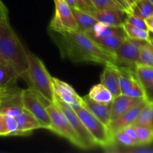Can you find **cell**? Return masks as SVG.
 Listing matches in <instances>:
<instances>
[{
	"label": "cell",
	"instance_id": "29",
	"mask_svg": "<svg viewBox=\"0 0 153 153\" xmlns=\"http://www.w3.org/2000/svg\"><path fill=\"white\" fill-rule=\"evenodd\" d=\"M137 133L139 145H149L153 142V131L148 127L140 125H132Z\"/></svg>",
	"mask_w": 153,
	"mask_h": 153
},
{
	"label": "cell",
	"instance_id": "18",
	"mask_svg": "<svg viewBox=\"0 0 153 153\" xmlns=\"http://www.w3.org/2000/svg\"><path fill=\"white\" fill-rule=\"evenodd\" d=\"M86 34L91 39L111 35H126L122 26H111L100 22H97Z\"/></svg>",
	"mask_w": 153,
	"mask_h": 153
},
{
	"label": "cell",
	"instance_id": "28",
	"mask_svg": "<svg viewBox=\"0 0 153 153\" xmlns=\"http://www.w3.org/2000/svg\"><path fill=\"white\" fill-rule=\"evenodd\" d=\"M137 64L153 67V47L148 41L145 42L140 47Z\"/></svg>",
	"mask_w": 153,
	"mask_h": 153
},
{
	"label": "cell",
	"instance_id": "19",
	"mask_svg": "<svg viewBox=\"0 0 153 153\" xmlns=\"http://www.w3.org/2000/svg\"><path fill=\"white\" fill-rule=\"evenodd\" d=\"M72 11L77 22V31L86 34L87 32L91 31L93 26L97 22V19L90 13L79 9H72Z\"/></svg>",
	"mask_w": 153,
	"mask_h": 153
},
{
	"label": "cell",
	"instance_id": "9",
	"mask_svg": "<svg viewBox=\"0 0 153 153\" xmlns=\"http://www.w3.org/2000/svg\"><path fill=\"white\" fill-rule=\"evenodd\" d=\"M145 42L126 37L114 53L117 65L135 67L138 62L140 49Z\"/></svg>",
	"mask_w": 153,
	"mask_h": 153
},
{
	"label": "cell",
	"instance_id": "7",
	"mask_svg": "<svg viewBox=\"0 0 153 153\" xmlns=\"http://www.w3.org/2000/svg\"><path fill=\"white\" fill-rule=\"evenodd\" d=\"M119 73L120 88L122 95L135 98L146 99L143 87L139 82L135 70L131 67L117 66Z\"/></svg>",
	"mask_w": 153,
	"mask_h": 153
},
{
	"label": "cell",
	"instance_id": "2",
	"mask_svg": "<svg viewBox=\"0 0 153 153\" xmlns=\"http://www.w3.org/2000/svg\"><path fill=\"white\" fill-rule=\"evenodd\" d=\"M28 52L9 22L0 23V62L10 66L19 77L28 69Z\"/></svg>",
	"mask_w": 153,
	"mask_h": 153
},
{
	"label": "cell",
	"instance_id": "6",
	"mask_svg": "<svg viewBox=\"0 0 153 153\" xmlns=\"http://www.w3.org/2000/svg\"><path fill=\"white\" fill-rule=\"evenodd\" d=\"M22 101L24 109L37 118L41 128L50 130L51 120L46 110V106L50 102L45 100L31 88L22 90Z\"/></svg>",
	"mask_w": 153,
	"mask_h": 153
},
{
	"label": "cell",
	"instance_id": "31",
	"mask_svg": "<svg viewBox=\"0 0 153 153\" xmlns=\"http://www.w3.org/2000/svg\"><path fill=\"white\" fill-rule=\"evenodd\" d=\"M114 143H118L122 146H125L126 147H133V146H138L137 142L133 140L123 130H120L114 134Z\"/></svg>",
	"mask_w": 153,
	"mask_h": 153
},
{
	"label": "cell",
	"instance_id": "43",
	"mask_svg": "<svg viewBox=\"0 0 153 153\" xmlns=\"http://www.w3.org/2000/svg\"><path fill=\"white\" fill-rule=\"evenodd\" d=\"M0 88H2V87H1V86H0Z\"/></svg>",
	"mask_w": 153,
	"mask_h": 153
},
{
	"label": "cell",
	"instance_id": "12",
	"mask_svg": "<svg viewBox=\"0 0 153 153\" xmlns=\"http://www.w3.org/2000/svg\"><path fill=\"white\" fill-rule=\"evenodd\" d=\"M146 99L135 98V97H127L125 95H119L114 97L111 103V122L115 121L123 114L128 111L131 108L134 107L143 102Z\"/></svg>",
	"mask_w": 153,
	"mask_h": 153
},
{
	"label": "cell",
	"instance_id": "17",
	"mask_svg": "<svg viewBox=\"0 0 153 153\" xmlns=\"http://www.w3.org/2000/svg\"><path fill=\"white\" fill-rule=\"evenodd\" d=\"M15 119L18 126L17 136L25 135L29 134L34 130L42 128L37 118L25 109H23L22 113Z\"/></svg>",
	"mask_w": 153,
	"mask_h": 153
},
{
	"label": "cell",
	"instance_id": "42",
	"mask_svg": "<svg viewBox=\"0 0 153 153\" xmlns=\"http://www.w3.org/2000/svg\"><path fill=\"white\" fill-rule=\"evenodd\" d=\"M148 42H149V43H150L151 45H152V46L153 47V37H149V40H148Z\"/></svg>",
	"mask_w": 153,
	"mask_h": 153
},
{
	"label": "cell",
	"instance_id": "1",
	"mask_svg": "<svg viewBox=\"0 0 153 153\" xmlns=\"http://www.w3.org/2000/svg\"><path fill=\"white\" fill-rule=\"evenodd\" d=\"M49 31L64 58L75 63L94 62L105 66L117 65L114 54L103 49L85 33L52 29Z\"/></svg>",
	"mask_w": 153,
	"mask_h": 153
},
{
	"label": "cell",
	"instance_id": "26",
	"mask_svg": "<svg viewBox=\"0 0 153 153\" xmlns=\"http://www.w3.org/2000/svg\"><path fill=\"white\" fill-rule=\"evenodd\" d=\"M131 125L143 126L153 131V102H148Z\"/></svg>",
	"mask_w": 153,
	"mask_h": 153
},
{
	"label": "cell",
	"instance_id": "5",
	"mask_svg": "<svg viewBox=\"0 0 153 153\" xmlns=\"http://www.w3.org/2000/svg\"><path fill=\"white\" fill-rule=\"evenodd\" d=\"M51 120L50 131L67 139L77 147L85 149L83 143L60 108L54 102L46 106Z\"/></svg>",
	"mask_w": 153,
	"mask_h": 153
},
{
	"label": "cell",
	"instance_id": "40",
	"mask_svg": "<svg viewBox=\"0 0 153 153\" xmlns=\"http://www.w3.org/2000/svg\"><path fill=\"white\" fill-rule=\"evenodd\" d=\"M114 1H116V2H117L119 4H120V5L122 6V7H123L124 8H125L126 10H127V12H128V6H127L126 3L125 2V1H124V0H114Z\"/></svg>",
	"mask_w": 153,
	"mask_h": 153
},
{
	"label": "cell",
	"instance_id": "24",
	"mask_svg": "<svg viewBox=\"0 0 153 153\" xmlns=\"http://www.w3.org/2000/svg\"><path fill=\"white\" fill-rule=\"evenodd\" d=\"M18 78H19V75L13 68L0 62V86H13L16 85Z\"/></svg>",
	"mask_w": 153,
	"mask_h": 153
},
{
	"label": "cell",
	"instance_id": "39",
	"mask_svg": "<svg viewBox=\"0 0 153 153\" xmlns=\"http://www.w3.org/2000/svg\"><path fill=\"white\" fill-rule=\"evenodd\" d=\"M71 9H79V1L78 0H64Z\"/></svg>",
	"mask_w": 153,
	"mask_h": 153
},
{
	"label": "cell",
	"instance_id": "44",
	"mask_svg": "<svg viewBox=\"0 0 153 153\" xmlns=\"http://www.w3.org/2000/svg\"></svg>",
	"mask_w": 153,
	"mask_h": 153
},
{
	"label": "cell",
	"instance_id": "4",
	"mask_svg": "<svg viewBox=\"0 0 153 153\" xmlns=\"http://www.w3.org/2000/svg\"><path fill=\"white\" fill-rule=\"evenodd\" d=\"M73 109L91 134L96 144L104 148H110L114 145V137L107 126L97 119L83 105Z\"/></svg>",
	"mask_w": 153,
	"mask_h": 153
},
{
	"label": "cell",
	"instance_id": "35",
	"mask_svg": "<svg viewBox=\"0 0 153 153\" xmlns=\"http://www.w3.org/2000/svg\"><path fill=\"white\" fill-rule=\"evenodd\" d=\"M4 22H9L8 10L3 1L0 0V23Z\"/></svg>",
	"mask_w": 153,
	"mask_h": 153
},
{
	"label": "cell",
	"instance_id": "23",
	"mask_svg": "<svg viewBox=\"0 0 153 153\" xmlns=\"http://www.w3.org/2000/svg\"><path fill=\"white\" fill-rule=\"evenodd\" d=\"M122 27L127 37L132 40L148 41L150 37V32L147 29L139 28L127 22H124Z\"/></svg>",
	"mask_w": 153,
	"mask_h": 153
},
{
	"label": "cell",
	"instance_id": "20",
	"mask_svg": "<svg viewBox=\"0 0 153 153\" xmlns=\"http://www.w3.org/2000/svg\"><path fill=\"white\" fill-rule=\"evenodd\" d=\"M88 96L94 101L104 104L111 103L114 99L111 93L101 83L93 86Z\"/></svg>",
	"mask_w": 153,
	"mask_h": 153
},
{
	"label": "cell",
	"instance_id": "30",
	"mask_svg": "<svg viewBox=\"0 0 153 153\" xmlns=\"http://www.w3.org/2000/svg\"><path fill=\"white\" fill-rule=\"evenodd\" d=\"M93 4L95 7L96 10H108V9H113V10H127L123 7L118 4L114 0H91ZM128 13V12H127Z\"/></svg>",
	"mask_w": 153,
	"mask_h": 153
},
{
	"label": "cell",
	"instance_id": "13",
	"mask_svg": "<svg viewBox=\"0 0 153 153\" xmlns=\"http://www.w3.org/2000/svg\"><path fill=\"white\" fill-rule=\"evenodd\" d=\"M147 102L148 101L146 100H143V102L137 104L134 107L131 108L130 110H128V111L123 114L117 120L110 123V124H109L108 127L109 131H110L111 134L113 136V137L114 134L115 133L117 132L120 130L123 129L124 127L127 126L131 125L134 122V120L137 119V117L139 116L140 113L141 112V111L143 110V108L147 104Z\"/></svg>",
	"mask_w": 153,
	"mask_h": 153
},
{
	"label": "cell",
	"instance_id": "3",
	"mask_svg": "<svg viewBox=\"0 0 153 153\" xmlns=\"http://www.w3.org/2000/svg\"><path fill=\"white\" fill-rule=\"evenodd\" d=\"M28 69L22 78L28 82L29 88L34 89L45 100L52 103L55 99L52 77L43 61L31 52H28Z\"/></svg>",
	"mask_w": 153,
	"mask_h": 153
},
{
	"label": "cell",
	"instance_id": "36",
	"mask_svg": "<svg viewBox=\"0 0 153 153\" xmlns=\"http://www.w3.org/2000/svg\"><path fill=\"white\" fill-rule=\"evenodd\" d=\"M121 130H123V131H125V132L126 133L128 136H130V137H131L133 140H135V141L137 143V144H138V140H137V133H136L135 129H134V126H133L132 125L127 126L124 127V128Z\"/></svg>",
	"mask_w": 153,
	"mask_h": 153
},
{
	"label": "cell",
	"instance_id": "37",
	"mask_svg": "<svg viewBox=\"0 0 153 153\" xmlns=\"http://www.w3.org/2000/svg\"><path fill=\"white\" fill-rule=\"evenodd\" d=\"M144 91L145 95H146V100L148 102H153V82L144 88Z\"/></svg>",
	"mask_w": 153,
	"mask_h": 153
},
{
	"label": "cell",
	"instance_id": "11",
	"mask_svg": "<svg viewBox=\"0 0 153 153\" xmlns=\"http://www.w3.org/2000/svg\"><path fill=\"white\" fill-rule=\"evenodd\" d=\"M52 79L55 98L72 108L82 105V97L79 96L71 85L57 78L52 77Z\"/></svg>",
	"mask_w": 153,
	"mask_h": 153
},
{
	"label": "cell",
	"instance_id": "32",
	"mask_svg": "<svg viewBox=\"0 0 153 153\" xmlns=\"http://www.w3.org/2000/svg\"><path fill=\"white\" fill-rule=\"evenodd\" d=\"M24 108L20 106H10V107H1L0 108V114L7 115L8 117L16 118L19 116L23 111Z\"/></svg>",
	"mask_w": 153,
	"mask_h": 153
},
{
	"label": "cell",
	"instance_id": "16",
	"mask_svg": "<svg viewBox=\"0 0 153 153\" xmlns=\"http://www.w3.org/2000/svg\"><path fill=\"white\" fill-rule=\"evenodd\" d=\"M117 66L116 64L105 65L100 78V83L111 93L114 97L121 95L119 73Z\"/></svg>",
	"mask_w": 153,
	"mask_h": 153
},
{
	"label": "cell",
	"instance_id": "38",
	"mask_svg": "<svg viewBox=\"0 0 153 153\" xmlns=\"http://www.w3.org/2000/svg\"><path fill=\"white\" fill-rule=\"evenodd\" d=\"M145 23H146V28L149 30V32L153 33V13L148 16L144 19Z\"/></svg>",
	"mask_w": 153,
	"mask_h": 153
},
{
	"label": "cell",
	"instance_id": "15",
	"mask_svg": "<svg viewBox=\"0 0 153 153\" xmlns=\"http://www.w3.org/2000/svg\"><path fill=\"white\" fill-rule=\"evenodd\" d=\"M97 22H102L111 26H122L126 22L127 12L122 10H97L90 13Z\"/></svg>",
	"mask_w": 153,
	"mask_h": 153
},
{
	"label": "cell",
	"instance_id": "41",
	"mask_svg": "<svg viewBox=\"0 0 153 153\" xmlns=\"http://www.w3.org/2000/svg\"><path fill=\"white\" fill-rule=\"evenodd\" d=\"M124 1H125V2L126 3L127 6H128V10H129L130 7H131V6L134 4V2L135 1V0H124Z\"/></svg>",
	"mask_w": 153,
	"mask_h": 153
},
{
	"label": "cell",
	"instance_id": "33",
	"mask_svg": "<svg viewBox=\"0 0 153 153\" xmlns=\"http://www.w3.org/2000/svg\"><path fill=\"white\" fill-rule=\"evenodd\" d=\"M126 22L132 24L134 25H136V26L139 27V28H143V29H147L146 23H145L144 19L139 17V16H134V15L131 14V13H127Z\"/></svg>",
	"mask_w": 153,
	"mask_h": 153
},
{
	"label": "cell",
	"instance_id": "10",
	"mask_svg": "<svg viewBox=\"0 0 153 153\" xmlns=\"http://www.w3.org/2000/svg\"><path fill=\"white\" fill-rule=\"evenodd\" d=\"M53 102L60 108V109L62 111L63 113L67 117L68 120L70 121V124L73 127L75 131H76V133L79 135V137H80L82 142L83 143L85 149H91V148L97 146L93 137L90 134L89 131H88V129L85 126L83 123L82 122L80 118L79 117L77 114L75 112V111L70 106L67 105V104L60 101L59 100H58L55 97L54 99Z\"/></svg>",
	"mask_w": 153,
	"mask_h": 153
},
{
	"label": "cell",
	"instance_id": "8",
	"mask_svg": "<svg viewBox=\"0 0 153 153\" xmlns=\"http://www.w3.org/2000/svg\"><path fill=\"white\" fill-rule=\"evenodd\" d=\"M55 13L49 29L56 31H77L78 25L72 9L64 0H55Z\"/></svg>",
	"mask_w": 153,
	"mask_h": 153
},
{
	"label": "cell",
	"instance_id": "14",
	"mask_svg": "<svg viewBox=\"0 0 153 153\" xmlns=\"http://www.w3.org/2000/svg\"><path fill=\"white\" fill-rule=\"evenodd\" d=\"M111 103H100L91 100L88 95L82 97V105L102 123L108 126L111 122Z\"/></svg>",
	"mask_w": 153,
	"mask_h": 153
},
{
	"label": "cell",
	"instance_id": "22",
	"mask_svg": "<svg viewBox=\"0 0 153 153\" xmlns=\"http://www.w3.org/2000/svg\"><path fill=\"white\" fill-rule=\"evenodd\" d=\"M128 13L145 19L153 13V4L149 0H135Z\"/></svg>",
	"mask_w": 153,
	"mask_h": 153
},
{
	"label": "cell",
	"instance_id": "25",
	"mask_svg": "<svg viewBox=\"0 0 153 153\" xmlns=\"http://www.w3.org/2000/svg\"><path fill=\"white\" fill-rule=\"evenodd\" d=\"M17 123L14 117L0 114V136H17Z\"/></svg>",
	"mask_w": 153,
	"mask_h": 153
},
{
	"label": "cell",
	"instance_id": "21",
	"mask_svg": "<svg viewBox=\"0 0 153 153\" xmlns=\"http://www.w3.org/2000/svg\"><path fill=\"white\" fill-rule=\"evenodd\" d=\"M126 37V35H111L100 37V38H94L92 40L103 49L114 54L117 49L119 48L122 42Z\"/></svg>",
	"mask_w": 153,
	"mask_h": 153
},
{
	"label": "cell",
	"instance_id": "34",
	"mask_svg": "<svg viewBox=\"0 0 153 153\" xmlns=\"http://www.w3.org/2000/svg\"><path fill=\"white\" fill-rule=\"evenodd\" d=\"M78 1H79V10L88 13L97 10L91 0H78Z\"/></svg>",
	"mask_w": 153,
	"mask_h": 153
},
{
	"label": "cell",
	"instance_id": "27",
	"mask_svg": "<svg viewBox=\"0 0 153 153\" xmlns=\"http://www.w3.org/2000/svg\"><path fill=\"white\" fill-rule=\"evenodd\" d=\"M134 70L137 79L143 88L153 82V67L142 64H136Z\"/></svg>",
	"mask_w": 153,
	"mask_h": 153
}]
</instances>
